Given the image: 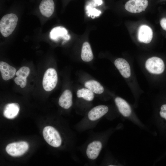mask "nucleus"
I'll return each mask as SVG.
<instances>
[{
  "instance_id": "6e6552de",
  "label": "nucleus",
  "mask_w": 166,
  "mask_h": 166,
  "mask_svg": "<svg viewBox=\"0 0 166 166\" xmlns=\"http://www.w3.org/2000/svg\"><path fill=\"white\" fill-rule=\"evenodd\" d=\"M102 148L101 143L99 141H94L88 145L86 151L88 157L93 160L98 156Z\"/></svg>"
},
{
  "instance_id": "5701e85b",
  "label": "nucleus",
  "mask_w": 166,
  "mask_h": 166,
  "mask_svg": "<svg viewBox=\"0 0 166 166\" xmlns=\"http://www.w3.org/2000/svg\"><path fill=\"white\" fill-rule=\"evenodd\" d=\"M95 1L98 5H101L102 2L101 0H95Z\"/></svg>"
},
{
  "instance_id": "7ed1b4c3",
  "label": "nucleus",
  "mask_w": 166,
  "mask_h": 166,
  "mask_svg": "<svg viewBox=\"0 0 166 166\" xmlns=\"http://www.w3.org/2000/svg\"><path fill=\"white\" fill-rule=\"evenodd\" d=\"M57 81V75L56 70L53 68H49L45 72L43 79L44 89L46 91L52 90L56 87Z\"/></svg>"
},
{
  "instance_id": "9b49d317",
  "label": "nucleus",
  "mask_w": 166,
  "mask_h": 166,
  "mask_svg": "<svg viewBox=\"0 0 166 166\" xmlns=\"http://www.w3.org/2000/svg\"><path fill=\"white\" fill-rule=\"evenodd\" d=\"M49 36L51 39L55 41L60 38L65 40H68L70 38L67 30L61 26H56L53 28L50 32Z\"/></svg>"
},
{
  "instance_id": "39448f33",
  "label": "nucleus",
  "mask_w": 166,
  "mask_h": 166,
  "mask_svg": "<svg viewBox=\"0 0 166 166\" xmlns=\"http://www.w3.org/2000/svg\"><path fill=\"white\" fill-rule=\"evenodd\" d=\"M145 66L149 72L155 74H161L164 69L163 61L161 58L155 57L148 59L145 62Z\"/></svg>"
},
{
  "instance_id": "f8f14e48",
  "label": "nucleus",
  "mask_w": 166,
  "mask_h": 166,
  "mask_svg": "<svg viewBox=\"0 0 166 166\" xmlns=\"http://www.w3.org/2000/svg\"><path fill=\"white\" fill-rule=\"evenodd\" d=\"M0 71L2 77L5 81L12 78L16 74V69L12 66L4 61L0 62Z\"/></svg>"
},
{
  "instance_id": "4468645a",
  "label": "nucleus",
  "mask_w": 166,
  "mask_h": 166,
  "mask_svg": "<svg viewBox=\"0 0 166 166\" xmlns=\"http://www.w3.org/2000/svg\"><path fill=\"white\" fill-rule=\"evenodd\" d=\"M20 106L17 103H9L4 107L3 114L4 117L9 119H12L16 117L18 113Z\"/></svg>"
},
{
  "instance_id": "2eb2a0df",
  "label": "nucleus",
  "mask_w": 166,
  "mask_h": 166,
  "mask_svg": "<svg viewBox=\"0 0 166 166\" xmlns=\"http://www.w3.org/2000/svg\"><path fill=\"white\" fill-rule=\"evenodd\" d=\"M58 104L64 109L69 108L72 105V94L71 91L68 89L65 90L59 98Z\"/></svg>"
},
{
  "instance_id": "1a4fd4ad",
  "label": "nucleus",
  "mask_w": 166,
  "mask_h": 166,
  "mask_svg": "<svg viewBox=\"0 0 166 166\" xmlns=\"http://www.w3.org/2000/svg\"><path fill=\"white\" fill-rule=\"evenodd\" d=\"M108 107L105 105H100L92 109L88 114L89 119L94 121L99 119L108 112Z\"/></svg>"
},
{
  "instance_id": "9d476101",
  "label": "nucleus",
  "mask_w": 166,
  "mask_h": 166,
  "mask_svg": "<svg viewBox=\"0 0 166 166\" xmlns=\"http://www.w3.org/2000/svg\"><path fill=\"white\" fill-rule=\"evenodd\" d=\"M115 66L124 77H129L131 75V69L128 62L122 58H118L114 61Z\"/></svg>"
},
{
  "instance_id": "423d86ee",
  "label": "nucleus",
  "mask_w": 166,
  "mask_h": 166,
  "mask_svg": "<svg viewBox=\"0 0 166 166\" xmlns=\"http://www.w3.org/2000/svg\"><path fill=\"white\" fill-rule=\"evenodd\" d=\"M148 5V0H129L125 3L124 7L129 12L138 13L144 11Z\"/></svg>"
},
{
  "instance_id": "ddd939ff",
  "label": "nucleus",
  "mask_w": 166,
  "mask_h": 166,
  "mask_svg": "<svg viewBox=\"0 0 166 166\" xmlns=\"http://www.w3.org/2000/svg\"><path fill=\"white\" fill-rule=\"evenodd\" d=\"M55 5L53 0H42L39 5V9L42 15L49 17L53 14Z\"/></svg>"
},
{
  "instance_id": "a211bd4d",
  "label": "nucleus",
  "mask_w": 166,
  "mask_h": 166,
  "mask_svg": "<svg viewBox=\"0 0 166 166\" xmlns=\"http://www.w3.org/2000/svg\"><path fill=\"white\" fill-rule=\"evenodd\" d=\"M85 86L93 93L101 94L104 91V88L100 83L95 80H91L86 81Z\"/></svg>"
},
{
  "instance_id": "412c9836",
  "label": "nucleus",
  "mask_w": 166,
  "mask_h": 166,
  "mask_svg": "<svg viewBox=\"0 0 166 166\" xmlns=\"http://www.w3.org/2000/svg\"><path fill=\"white\" fill-rule=\"evenodd\" d=\"M15 83L18 85H20L22 88H24L26 85V78L22 76H18L14 79Z\"/></svg>"
},
{
  "instance_id": "dca6fc26",
  "label": "nucleus",
  "mask_w": 166,
  "mask_h": 166,
  "mask_svg": "<svg viewBox=\"0 0 166 166\" xmlns=\"http://www.w3.org/2000/svg\"><path fill=\"white\" fill-rule=\"evenodd\" d=\"M116 104L121 114L125 117L129 116L131 113V109L128 103L120 97H116L115 100Z\"/></svg>"
},
{
  "instance_id": "20e7f679",
  "label": "nucleus",
  "mask_w": 166,
  "mask_h": 166,
  "mask_svg": "<svg viewBox=\"0 0 166 166\" xmlns=\"http://www.w3.org/2000/svg\"><path fill=\"white\" fill-rule=\"evenodd\" d=\"M29 148L28 143L24 141L12 143L6 147L7 152L12 156H19L24 154Z\"/></svg>"
},
{
  "instance_id": "4be33fe9",
  "label": "nucleus",
  "mask_w": 166,
  "mask_h": 166,
  "mask_svg": "<svg viewBox=\"0 0 166 166\" xmlns=\"http://www.w3.org/2000/svg\"><path fill=\"white\" fill-rule=\"evenodd\" d=\"M160 24L162 29L166 31V18H162L160 20Z\"/></svg>"
},
{
  "instance_id": "f03ea898",
  "label": "nucleus",
  "mask_w": 166,
  "mask_h": 166,
  "mask_svg": "<svg viewBox=\"0 0 166 166\" xmlns=\"http://www.w3.org/2000/svg\"><path fill=\"white\" fill-rule=\"evenodd\" d=\"M43 137L46 141L54 147H59L61 143V139L57 131L51 126L45 127L43 131Z\"/></svg>"
},
{
  "instance_id": "f3484780",
  "label": "nucleus",
  "mask_w": 166,
  "mask_h": 166,
  "mask_svg": "<svg viewBox=\"0 0 166 166\" xmlns=\"http://www.w3.org/2000/svg\"><path fill=\"white\" fill-rule=\"evenodd\" d=\"M81 57L82 60L85 62L90 61L93 58V55L90 45L87 42H85L83 45Z\"/></svg>"
},
{
  "instance_id": "f257e3e1",
  "label": "nucleus",
  "mask_w": 166,
  "mask_h": 166,
  "mask_svg": "<svg viewBox=\"0 0 166 166\" xmlns=\"http://www.w3.org/2000/svg\"><path fill=\"white\" fill-rule=\"evenodd\" d=\"M18 18L15 14H6L1 19L0 21V31L4 37L10 35L16 27Z\"/></svg>"
},
{
  "instance_id": "6ab92c4d",
  "label": "nucleus",
  "mask_w": 166,
  "mask_h": 166,
  "mask_svg": "<svg viewBox=\"0 0 166 166\" xmlns=\"http://www.w3.org/2000/svg\"><path fill=\"white\" fill-rule=\"evenodd\" d=\"M77 95L78 97L82 98L89 101H92L94 98L93 93L87 88H82L78 90L77 92Z\"/></svg>"
},
{
  "instance_id": "0eeeda50",
  "label": "nucleus",
  "mask_w": 166,
  "mask_h": 166,
  "mask_svg": "<svg viewBox=\"0 0 166 166\" xmlns=\"http://www.w3.org/2000/svg\"><path fill=\"white\" fill-rule=\"evenodd\" d=\"M153 32L150 27L144 25L140 27L138 33V38L140 42L148 43L151 42Z\"/></svg>"
},
{
  "instance_id": "aec40b11",
  "label": "nucleus",
  "mask_w": 166,
  "mask_h": 166,
  "mask_svg": "<svg viewBox=\"0 0 166 166\" xmlns=\"http://www.w3.org/2000/svg\"><path fill=\"white\" fill-rule=\"evenodd\" d=\"M30 72L29 68L26 66H22L16 72L15 74L17 77L22 76L27 78Z\"/></svg>"
}]
</instances>
